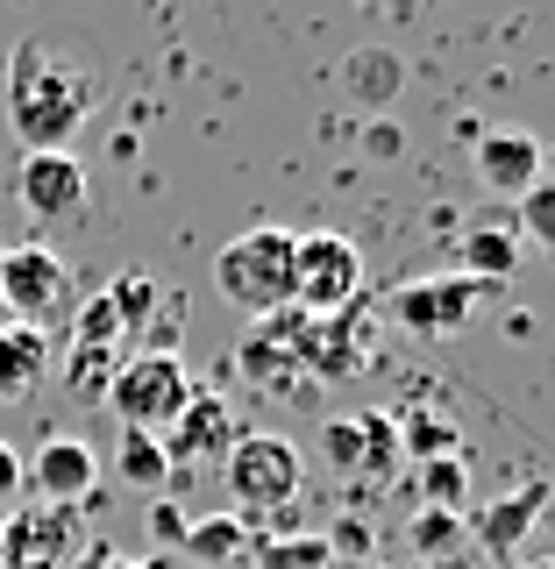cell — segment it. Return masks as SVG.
<instances>
[{"instance_id":"obj_1","label":"cell","mask_w":555,"mask_h":569,"mask_svg":"<svg viewBox=\"0 0 555 569\" xmlns=\"http://www.w3.org/2000/svg\"><path fill=\"white\" fill-rule=\"evenodd\" d=\"M93 114V79L58 64L50 50L22 43L8 64V121L22 136V150H65Z\"/></svg>"},{"instance_id":"obj_2","label":"cell","mask_w":555,"mask_h":569,"mask_svg":"<svg viewBox=\"0 0 555 569\" xmlns=\"http://www.w3.org/2000/svg\"><path fill=\"white\" fill-rule=\"evenodd\" d=\"M214 292L249 320L293 307V228H249L214 257Z\"/></svg>"},{"instance_id":"obj_3","label":"cell","mask_w":555,"mask_h":569,"mask_svg":"<svg viewBox=\"0 0 555 569\" xmlns=\"http://www.w3.org/2000/svg\"><path fill=\"white\" fill-rule=\"evenodd\" d=\"M100 399L129 435H165L178 420V406L192 399V370L178 363V356H165V349H142L129 363H115V378H107Z\"/></svg>"},{"instance_id":"obj_4","label":"cell","mask_w":555,"mask_h":569,"mask_svg":"<svg viewBox=\"0 0 555 569\" xmlns=\"http://www.w3.org/2000/svg\"><path fill=\"white\" fill-rule=\"evenodd\" d=\"M299 477H307V462L285 435H236V449L221 456V485L228 498L242 506V520H257V512H285L299 498Z\"/></svg>"},{"instance_id":"obj_5","label":"cell","mask_w":555,"mask_h":569,"mask_svg":"<svg viewBox=\"0 0 555 569\" xmlns=\"http://www.w3.org/2000/svg\"><path fill=\"white\" fill-rule=\"evenodd\" d=\"M364 299V249L349 236H328V228H307L293 236V307L320 313H343Z\"/></svg>"},{"instance_id":"obj_6","label":"cell","mask_w":555,"mask_h":569,"mask_svg":"<svg viewBox=\"0 0 555 569\" xmlns=\"http://www.w3.org/2000/svg\"><path fill=\"white\" fill-rule=\"evenodd\" d=\"M71 307V271L58 249L29 242V249H0V313L14 328H50Z\"/></svg>"},{"instance_id":"obj_7","label":"cell","mask_w":555,"mask_h":569,"mask_svg":"<svg viewBox=\"0 0 555 569\" xmlns=\"http://www.w3.org/2000/svg\"><path fill=\"white\" fill-rule=\"evenodd\" d=\"M485 292L492 284H477L463 271H427V278H406L399 292H392V320H399L406 335H456L463 320L477 313Z\"/></svg>"},{"instance_id":"obj_8","label":"cell","mask_w":555,"mask_h":569,"mask_svg":"<svg viewBox=\"0 0 555 569\" xmlns=\"http://www.w3.org/2000/svg\"><path fill=\"white\" fill-rule=\"evenodd\" d=\"M236 435H242L236 399H228V391L192 385V399L178 406V420L157 441H165V456H171V470H178V462H221L228 449H236Z\"/></svg>"},{"instance_id":"obj_9","label":"cell","mask_w":555,"mask_h":569,"mask_svg":"<svg viewBox=\"0 0 555 569\" xmlns=\"http://www.w3.org/2000/svg\"><path fill=\"white\" fill-rule=\"evenodd\" d=\"M86 164L71 150H22L14 164V200L29 207V221H71L86 213Z\"/></svg>"},{"instance_id":"obj_10","label":"cell","mask_w":555,"mask_h":569,"mask_svg":"<svg viewBox=\"0 0 555 569\" xmlns=\"http://www.w3.org/2000/svg\"><path fill=\"white\" fill-rule=\"evenodd\" d=\"M22 477H29V491L36 498H50V506H93V491H100V449L93 441H79V435H50L43 449H36L22 462Z\"/></svg>"},{"instance_id":"obj_11","label":"cell","mask_w":555,"mask_h":569,"mask_svg":"<svg viewBox=\"0 0 555 569\" xmlns=\"http://www.w3.org/2000/svg\"><path fill=\"white\" fill-rule=\"evenodd\" d=\"M370 342H378V313L364 299L343 313H320L307 335V378H356L370 363Z\"/></svg>"},{"instance_id":"obj_12","label":"cell","mask_w":555,"mask_h":569,"mask_svg":"<svg viewBox=\"0 0 555 569\" xmlns=\"http://www.w3.org/2000/svg\"><path fill=\"white\" fill-rule=\"evenodd\" d=\"M477 157V178H485V192H506V200H521V192L542 178V142L527 129H485L470 142Z\"/></svg>"},{"instance_id":"obj_13","label":"cell","mask_w":555,"mask_h":569,"mask_svg":"<svg viewBox=\"0 0 555 569\" xmlns=\"http://www.w3.org/2000/svg\"><path fill=\"white\" fill-rule=\"evenodd\" d=\"M406 93V58L399 50H385V43H364V50H349L343 58V100L356 107V114H392V100Z\"/></svg>"},{"instance_id":"obj_14","label":"cell","mask_w":555,"mask_h":569,"mask_svg":"<svg viewBox=\"0 0 555 569\" xmlns=\"http://www.w3.org/2000/svg\"><path fill=\"white\" fill-rule=\"evenodd\" d=\"M542 506H548V485H521V491L492 498L485 512H470V520H463V533H470V541H485L492 556H513V548L527 541V527L542 520Z\"/></svg>"},{"instance_id":"obj_15","label":"cell","mask_w":555,"mask_h":569,"mask_svg":"<svg viewBox=\"0 0 555 569\" xmlns=\"http://www.w3.org/2000/svg\"><path fill=\"white\" fill-rule=\"evenodd\" d=\"M456 271L463 278H477V284H506L513 271H521V236H513V221H477V228H463L456 236Z\"/></svg>"},{"instance_id":"obj_16","label":"cell","mask_w":555,"mask_h":569,"mask_svg":"<svg viewBox=\"0 0 555 569\" xmlns=\"http://www.w3.org/2000/svg\"><path fill=\"white\" fill-rule=\"evenodd\" d=\"M264 533L242 520V512H214V520H192L186 527V556L200 569H249V556H257Z\"/></svg>"},{"instance_id":"obj_17","label":"cell","mask_w":555,"mask_h":569,"mask_svg":"<svg viewBox=\"0 0 555 569\" xmlns=\"http://www.w3.org/2000/svg\"><path fill=\"white\" fill-rule=\"evenodd\" d=\"M71 548H79L71 512H29V520L8 533V569H65Z\"/></svg>"},{"instance_id":"obj_18","label":"cell","mask_w":555,"mask_h":569,"mask_svg":"<svg viewBox=\"0 0 555 569\" xmlns=\"http://www.w3.org/2000/svg\"><path fill=\"white\" fill-rule=\"evenodd\" d=\"M43 370H50V335L8 320V328H0V406H14Z\"/></svg>"},{"instance_id":"obj_19","label":"cell","mask_w":555,"mask_h":569,"mask_svg":"<svg viewBox=\"0 0 555 569\" xmlns=\"http://www.w3.org/2000/svg\"><path fill=\"white\" fill-rule=\"evenodd\" d=\"M392 427H399V456H414V462L463 456V427L449 413H427V406H414V413H399Z\"/></svg>"},{"instance_id":"obj_20","label":"cell","mask_w":555,"mask_h":569,"mask_svg":"<svg viewBox=\"0 0 555 569\" xmlns=\"http://www.w3.org/2000/svg\"><path fill=\"white\" fill-rule=\"evenodd\" d=\"M115 477H121V485H136V491H165V477H171L165 441H157V435H129V427H121V441H115Z\"/></svg>"},{"instance_id":"obj_21","label":"cell","mask_w":555,"mask_h":569,"mask_svg":"<svg viewBox=\"0 0 555 569\" xmlns=\"http://www.w3.org/2000/svg\"><path fill=\"white\" fill-rule=\"evenodd\" d=\"M107 299H115V313H121V335H142L157 320V307H165V284H157L150 271H121L115 284H100Z\"/></svg>"},{"instance_id":"obj_22","label":"cell","mask_w":555,"mask_h":569,"mask_svg":"<svg viewBox=\"0 0 555 569\" xmlns=\"http://www.w3.org/2000/svg\"><path fill=\"white\" fill-rule=\"evenodd\" d=\"M406 541H414V556H420V569H427V562L456 556L470 533H463V512H435V506H420V512H414V527H406Z\"/></svg>"},{"instance_id":"obj_23","label":"cell","mask_w":555,"mask_h":569,"mask_svg":"<svg viewBox=\"0 0 555 569\" xmlns=\"http://www.w3.org/2000/svg\"><path fill=\"white\" fill-rule=\"evenodd\" d=\"M463 498H470V462H463V456H435V462H420V506H435V512H463Z\"/></svg>"},{"instance_id":"obj_24","label":"cell","mask_w":555,"mask_h":569,"mask_svg":"<svg viewBox=\"0 0 555 569\" xmlns=\"http://www.w3.org/2000/svg\"><path fill=\"white\" fill-rule=\"evenodd\" d=\"M328 541L320 533H278V541H257L249 569H328Z\"/></svg>"},{"instance_id":"obj_25","label":"cell","mask_w":555,"mask_h":569,"mask_svg":"<svg viewBox=\"0 0 555 569\" xmlns=\"http://www.w3.org/2000/svg\"><path fill=\"white\" fill-rule=\"evenodd\" d=\"M236 363H242V378H257V385H271V391H299V378H307L293 356H278L271 342H257V335H242V342H236Z\"/></svg>"},{"instance_id":"obj_26","label":"cell","mask_w":555,"mask_h":569,"mask_svg":"<svg viewBox=\"0 0 555 569\" xmlns=\"http://www.w3.org/2000/svg\"><path fill=\"white\" fill-rule=\"evenodd\" d=\"M513 236L542 242L548 257H555V186H548V178H534L521 200H513Z\"/></svg>"},{"instance_id":"obj_27","label":"cell","mask_w":555,"mask_h":569,"mask_svg":"<svg viewBox=\"0 0 555 569\" xmlns=\"http://www.w3.org/2000/svg\"><path fill=\"white\" fill-rule=\"evenodd\" d=\"M71 328H79V342H71V349H115V342H129V335H121V313H115V299H107V292H86L79 307H71Z\"/></svg>"},{"instance_id":"obj_28","label":"cell","mask_w":555,"mask_h":569,"mask_svg":"<svg viewBox=\"0 0 555 569\" xmlns=\"http://www.w3.org/2000/svg\"><path fill=\"white\" fill-rule=\"evenodd\" d=\"M320 456H328L343 477L364 470V427H356V413H343V420H328V427H320Z\"/></svg>"},{"instance_id":"obj_29","label":"cell","mask_w":555,"mask_h":569,"mask_svg":"<svg viewBox=\"0 0 555 569\" xmlns=\"http://www.w3.org/2000/svg\"><path fill=\"white\" fill-rule=\"evenodd\" d=\"M356 427H364V470H392L399 462V427H392V413H356Z\"/></svg>"},{"instance_id":"obj_30","label":"cell","mask_w":555,"mask_h":569,"mask_svg":"<svg viewBox=\"0 0 555 569\" xmlns=\"http://www.w3.org/2000/svg\"><path fill=\"white\" fill-rule=\"evenodd\" d=\"M107 378H115V349H71V391H79V399L86 391L100 399Z\"/></svg>"},{"instance_id":"obj_31","label":"cell","mask_w":555,"mask_h":569,"mask_svg":"<svg viewBox=\"0 0 555 569\" xmlns=\"http://www.w3.org/2000/svg\"><path fill=\"white\" fill-rule=\"evenodd\" d=\"M150 527H157V541H165V548H186V506H171V498H157V506H150Z\"/></svg>"},{"instance_id":"obj_32","label":"cell","mask_w":555,"mask_h":569,"mask_svg":"<svg viewBox=\"0 0 555 569\" xmlns=\"http://www.w3.org/2000/svg\"><path fill=\"white\" fill-rule=\"evenodd\" d=\"M364 150H370V157H399V150H406L399 121H392V114H378V121H364Z\"/></svg>"},{"instance_id":"obj_33","label":"cell","mask_w":555,"mask_h":569,"mask_svg":"<svg viewBox=\"0 0 555 569\" xmlns=\"http://www.w3.org/2000/svg\"><path fill=\"white\" fill-rule=\"evenodd\" d=\"M14 491H22V449L0 441V498H14Z\"/></svg>"},{"instance_id":"obj_34","label":"cell","mask_w":555,"mask_h":569,"mask_svg":"<svg viewBox=\"0 0 555 569\" xmlns=\"http://www.w3.org/2000/svg\"><path fill=\"white\" fill-rule=\"evenodd\" d=\"M93 569H171L165 556H142V562H115V556H107V548H93Z\"/></svg>"},{"instance_id":"obj_35","label":"cell","mask_w":555,"mask_h":569,"mask_svg":"<svg viewBox=\"0 0 555 569\" xmlns=\"http://www.w3.org/2000/svg\"><path fill=\"white\" fill-rule=\"evenodd\" d=\"M542 178H548V186H555V142H548V150H542Z\"/></svg>"},{"instance_id":"obj_36","label":"cell","mask_w":555,"mask_h":569,"mask_svg":"<svg viewBox=\"0 0 555 569\" xmlns=\"http://www.w3.org/2000/svg\"><path fill=\"white\" fill-rule=\"evenodd\" d=\"M527 569H555V556H542V562H527Z\"/></svg>"},{"instance_id":"obj_37","label":"cell","mask_w":555,"mask_h":569,"mask_svg":"<svg viewBox=\"0 0 555 569\" xmlns=\"http://www.w3.org/2000/svg\"><path fill=\"white\" fill-rule=\"evenodd\" d=\"M406 569H420V562H406Z\"/></svg>"}]
</instances>
